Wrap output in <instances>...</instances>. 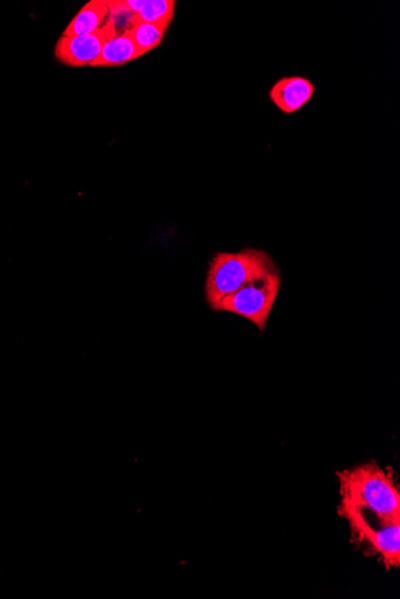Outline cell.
I'll use <instances>...</instances> for the list:
<instances>
[{
    "mask_svg": "<svg viewBox=\"0 0 400 599\" xmlns=\"http://www.w3.org/2000/svg\"><path fill=\"white\" fill-rule=\"evenodd\" d=\"M337 479L345 503L377 524L400 523V493L392 469L371 462L343 470Z\"/></svg>",
    "mask_w": 400,
    "mask_h": 599,
    "instance_id": "1",
    "label": "cell"
},
{
    "mask_svg": "<svg viewBox=\"0 0 400 599\" xmlns=\"http://www.w3.org/2000/svg\"><path fill=\"white\" fill-rule=\"evenodd\" d=\"M270 256L258 249L240 253H217L206 275L205 296L209 307L217 311L224 298L263 275L276 271Z\"/></svg>",
    "mask_w": 400,
    "mask_h": 599,
    "instance_id": "2",
    "label": "cell"
},
{
    "mask_svg": "<svg viewBox=\"0 0 400 599\" xmlns=\"http://www.w3.org/2000/svg\"><path fill=\"white\" fill-rule=\"evenodd\" d=\"M338 515L348 522L351 542L363 549V554L374 556L386 570L400 566V523L373 524L355 506L341 500Z\"/></svg>",
    "mask_w": 400,
    "mask_h": 599,
    "instance_id": "3",
    "label": "cell"
},
{
    "mask_svg": "<svg viewBox=\"0 0 400 599\" xmlns=\"http://www.w3.org/2000/svg\"><path fill=\"white\" fill-rule=\"evenodd\" d=\"M281 289L280 271L263 275L223 299L217 311L244 317L264 332Z\"/></svg>",
    "mask_w": 400,
    "mask_h": 599,
    "instance_id": "4",
    "label": "cell"
},
{
    "mask_svg": "<svg viewBox=\"0 0 400 599\" xmlns=\"http://www.w3.org/2000/svg\"><path fill=\"white\" fill-rule=\"evenodd\" d=\"M117 33L114 18L108 16L103 27L92 34L62 36L56 45V57L71 67L90 66L99 58L106 42Z\"/></svg>",
    "mask_w": 400,
    "mask_h": 599,
    "instance_id": "5",
    "label": "cell"
},
{
    "mask_svg": "<svg viewBox=\"0 0 400 599\" xmlns=\"http://www.w3.org/2000/svg\"><path fill=\"white\" fill-rule=\"evenodd\" d=\"M109 14L130 15V21L171 26L174 17V0H126V2H107Z\"/></svg>",
    "mask_w": 400,
    "mask_h": 599,
    "instance_id": "6",
    "label": "cell"
},
{
    "mask_svg": "<svg viewBox=\"0 0 400 599\" xmlns=\"http://www.w3.org/2000/svg\"><path fill=\"white\" fill-rule=\"evenodd\" d=\"M315 87L308 79L302 77L282 78L270 91V99L283 113L299 112L311 101Z\"/></svg>",
    "mask_w": 400,
    "mask_h": 599,
    "instance_id": "7",
    "label": "cell"
},
{
    "mask_svg": "<svg viewBox=\"0 0 400 599\" xmlns=\"http://www.w3.org/2000/svg\"><path fill=\"white\" fill-rule=\"evenodd\" d=\"M142 55L137 50L135 42L125 29L123 33H117L103 46L99 58L90 66L93 67H115L131 63Z\"/></svg>",
    "mask_w": 400,
    "mask_h": 599,
    "instance_id": "8",
    "label": "cell"
},
{
    "mask_svg": "<svg viewBox=\"0 0 400 599\" xmlns=\"http://www.w3.org/2000/svg\"><path fill=\"white\" fill-rule=\"evenodd\" d=\"M109 16L106 0H92L84 5L63 33V36L87 35L103 27Z\"/></svg>",
    "mask_w": 400,
    "mask_h": 599,
    "instance_id": "9",
    "label": "cell"
},
{
    "mask_svg": "<svg viewBox=\"0 0 400 599\" xmlns=\"http://www.w3.org/2000/svg\"><path fill=\"white\" fill-rule=\"evenodd\" d=\"M168 28L160 26V24L130 21L126 30L143 57L144 54L153 51L154 48L161 45Z\"/></svg>",
    "mask_w": 400,
    "mask_h": 599,
    "instance_id": "10",
    "label": "cell"
}]
</instances>
